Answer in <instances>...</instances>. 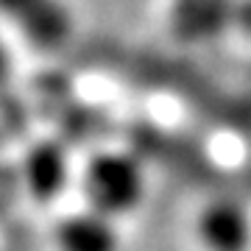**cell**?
<instances>
[{
	"label": "cell",
	"instance_id": "277c9868",
	"mask_svg": "<svg viewBox=\"0 0 251 251\" xmlns=\"http://www.w3.org/2000/svg\"><path fill=\"white\" fill-rule=\"evenodd\" d=\"M53 251H123V221L81 204L62 212L50 226Z\"/></svg>",
	"mask_w": 251,
	"mask_h": 251
},
{
	"label": "cell",
	"instance_id": "7a4b0ae2",
	"mask_svg": "<svg viewBox=\"0 0 251 251\" xmlns=\"http://www.w3.org/2000/svg\"><path fill=\"white\" fill-rule=\"evenodd\" d=\"M201 251H251V206L237 196H212L193 215Z\"/></svg>",
	"mask_w": 251,
	"mask_h": 251
},
{
	"label": "cell",
	"instance_id": "52a82bcc",
	"mask_svg": "<svg viewBox=\"0 0 251 251\" xmlns=\"http://www.w3.org/2000/svg\"><path fill=\"white\" fill-rule=\"evenodd\" d=\"M237 31L251 36V0H240L237 6Z\"/></svg>",
	"mask_w": 251,
	"mask_h": 251
},
{
	"label": "cell",
	"instance_id": "8992f818",
	"mask_svg": "<svg viewBox=\"0 0 251 251\" xmlns=\"http://www.w3.org/2000/svg\"><path fill=\"white\" fill-rule=\"evenodd\" d=\"M14 28L39 50H56L70 39L73 14L64 0H0Z\"/></svg>",
	"mask_w": 251,
	"mask_h": 251
},
{
	"label": "cell",
	"instance_id": "6da1fadb",
	"mask_svg": "<svg viewBox=\"0 0 251 251\" xmlns=\"http://www.w3.org/2000/svg\"><path fill=\"white\" fill-rule=\"evenodd\" d=\"M81 204L117 221L131 218L148 198V171L128 148H98L78 165L75 176Z\"/></svg>",
	"mask_w": 251,
	"mask_h": 251
},
{
	"label": "cell",
	"instance_id": "5b68a950",
	"mask_svg": "<svg viewBox=\"0 0 251 251\" xmlns=\"http://www.w3.org/2000/svg\"><path fill=\"white\" fill-rule=\"evenodd\" d=\"M240 0H171L168 25L184 45H204L237 28Z\"/></svg>",
	"mask_w": 251,
	"mask_h": 251
},
{
	"label": "cell",
	"instance_id": "3957f363",
	"mask_svg": "<svg viewBox=\"0 0 251 251\" xmlns=\"http://www.w3.org/2000/svg\"><path fill=\"white\" fill-rule=\"evenodd\" d=\"M78 168H73L70 156L53 140L31 143L20 156V181L25 196L36 204H53L75 184Z\"/></svg>",
	"mask_w": 251,
	"mask_h": 251
}]
</instances>
